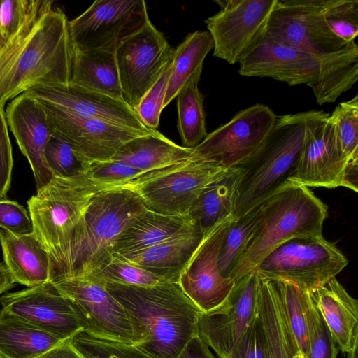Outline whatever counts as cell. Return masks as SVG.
Instances as JSON below:
<instances>
[{"mask_svg": "<svg viewBox=\"0 0 358 358\" xmlns=\"http://www.w3.org/2000/svg\"><path fill=\"white\" fill-rule=\"evenodd\" d=\"M52 0H34L15 34L0 48V108L40 85L70 83L69 20Z\"/></svg>", "mask_w": 358, "mask_h": 358, "instance_id": "1", "label": "cell"}, {"mask_svg": "<svg viewBox=\"0 0 358 358\" xmlns=\"http://www.w3.org/2000/svg\"><path fill=\"white\" fill-rule=\"evenodd\" d=\"M124 309L131 324L134 345L153 358H177L196 336L202 311L178 282L153 286L105 283Z\"/></svg>", "mask_w": 358, "mask_h": 358, "instance_id": "2", "label": "cell"}, {"mask_svg": "<svg viewBox=\"0 0 358 358\" xmlns=\"http://www.w3.org/2000/svg\"><path fill=\"white\" fill-rule=\"evenodd\" d=\"M105 189L84 173L52 176L27 201L34 233L49 254L50 282L62 275L92 199Z\"/></svg>", "mask_w": 358, "mask_h": 358, "instance_id": "3", "label": "cell"}, {"mask_svg": "<svg viewBox=\"0 0 358 358\" xmlns=\"http://www.w3.org/2000/svg\"><path fill=\"white\" fill-rule=\"evenodd\" d=\"M329 115L322 110L277 115L260 150L242 166L245 173L235 217H241L261 205L289 178L305 143Z\"/></svg>", "mask_w": 358, "mask_h": 358, "instance_id": "4", "label": "cell"}, {"mask_svg": "<svg viewBox=\"0 0 358 358\" xmlns=\"http://www.w3.org/2000/svg\"><path fill=\"white\" fill-rule=\"evenodd\" d=\"M327 216V206L309 187L286 180L262 203L258 227L231 278L236 283L289 239L322 236Z\"/></svg>", "mask_w": 358, "mask_h": 358, "instance_id": "5", "label": "cell"}, {"mask_svg": "<svg viewBox=\"0 0 358 358\" xmlns=\"http://www.w3.org/2000/svg\"><path fill=\"white\" fill-rule=\"evenodd\" d=\"M147 210L131 190L112 189L97 193L87 209L58 279L85 277L99 268L113 255L122 233Z\"/></svg>", "mask_w": 358, "mask_h": 358, "instance_id": "6", "label": "cell"}, {"mask_svg": "<svg viewBox=\"0 0 358 358\" xmlns=\"http://www.w3.org/2000/svg\"><path fill=\"white\" fill-rule=\"evenodd\" d=\"M229 169L194 154L178 164L143 173L115 189L133 191L149 210L185 215L204 189Z\"/></svg>", "mask_w": 358, "mask_h": 358, "instance_id": "7", "label": "cell"}, {"mask_svg": "<svg viewBox=\"0 0 358 358\" xmlns=\"http://www.w3.org/2000/svg\"><path fill=\"white\" fill-rule=\"evenodd\" d=\"M348 264L336 245L322 235L296 237L281 243L252 272L271 281H289L310 292L336 277Z\"/></svg>", "mask_w": 358, "mask_h": 358, "instance_id": "8", "label": "cell"}, {"mask_svg": "<svg viewBox=\"0 0 358 358\" xmlns=\"http://www.w3.org/2000/svg\"><path fill=\"white\" fill-rule=\"evenodd\" d=\"M148 19L143 0H96L83 13L69 21V31L76 49L115 52Z\"/></svg>", "mask_w": 358, "mask_h": 358, "instance_id": "9", "label": "cell"}, {"mask_svg": "<svg viewBox=\"0 0 358 358\" xmlns=\"http://www.w3.org/2000/svg\"><path fill=\"white\" fill-rule=\"evenodd\" d=\"M328 0H277L263 32L278 42L317 59L337 51L346 43L329 27L324 12Z\"/></svg>", "mask_w": 358, "mask_h": 358, "instance_id": "10", "label": "cell"}, {"mask_svg": "<svg viewBox=\"0 0 358 358\" xmlns=\"http://www.w3.org/2000/svg\"><path fill=\"white\" fill-rule=\"evenodd\" d=\"M276 117L268 106L252 105L208 134L193 152L227 168L242 166L260 150Z\"/></svg>", "mask_w": 358, "mask_h": 358, "instance_id": "11", "label": "cell"}, {"mask_svg": "<svg viewBox=\"0 0 358 358\" xmlns=\"http://www.w3.org/2000/svg\"><path fill=\"white\" fill-rule=\"evenodd\" d=\"M174 49L150 18L115 50L123 101L134 111L173 57Z\"/></svg>", "mask_w": 358, "mask_h": 358, "instance_id": "12", "label": "cell"}, {"mask_svg": "<svg viewBox=\"0 0 358 358\" xmlns=\"http://www.w3.org/2000/svg\"><path fill=\"white\" fill-rule=\"evenodd\" d=\"M50 282L71 301L84 332L134 345L129 317L104 284L88 277L61 278Z\"/></svg>", "mask_w": 358, "mask_h": 358, "instance_id": "13", "label": "cell"}, {"mask_svg": "<svg viewBox=\"0 0 358 358\" xmlns=\"http://www.w3.org/2000/svg\"><path fill=\"white\" fill-rule=\"evenodd\" d=\"M220 10L205 20L213 56L238 63L264 31L277 0H217Z\"/></svg>", "mask_w": 358, "mask_h": 358, "instance_id": "14", "label": "cell"}, {"mask_svg": "<svg viewBox=\"0 0 358 358\" xmlns=\"http://www.w3.org/2000/svg\"><path fill=\"white\" fill-rule=\"evenodd\" d=\"M257 287V273L251 272L235 283L220 306L200 314L196 336L215 352L218 358L229 356L255 317Z\"/></svg>", "mask_w": 358, "mask_h": 358, "instance_id": "15", "label": "cell"}, {"mask_svg": "<svg viewBox=\"0 0 358 358\" xmlns=\"http://www.w3.org/2000/svg\"><path fill=\"white\" fill-rule=\"evenodd\" d=\"M234 219H224L204 233L179 276L180 287L202 312L220 306L235 285L231 278L221 275L217 266L222 243Z\"/></svg>", "mask_w": 358, "mask_h": 358, "instance_id": "16", "label": "cell"}, {"mask_svg": "<svg viewBox=\"0 0 358 358\" xmlns=\"http://www.w3.org/2000/svg\"><path fill=\"white\" fill-rule=\"evenodd\" d=\"M39 103L52 131L69 142L89 164L111 160L123 144L150 134L78 116L48 103Z\"/></svg>", "mask_w": 358, "mask_h": 358, "instance_id": "17", "label": "cell"}, {"mask_svg": "<svg viewBox=\"0 0 358 358\" xmlns=\"http://www.w3.org/2000/svg\"><path fill=\"white\" fill-rule=\"evenodd\" d=\"M238 64V72L242 76L271 78L290 86L310 87L319 71L315 56L278 42L263 31Z\"/></svg>", "mask_w": 358, "mask_h": 358, "instance_id": "18", "label": "cell"}, {"mask_svg": "<svg viewBox=\"0 0 358 358\" xmlns=\"http://www.w3.org/2000/svg\"><path fill=\"white\" fill-rule=\"evenodd\" d=\"M2 309L64 341L83 331L72 303L50 283L8 293Z\"/></svg>", "mask_w": 358, "mask_h": 358, "instance_id": "19", "label": "cell"}, {"mask_svg": "<svg viewBox=\"0 0 358 358\" xmlns=\"http://www.w3.org/2000/svg\"><path fill=\"white\" fill-rule=\"evenodd\" d=\"M43 102L78 116L101 120L120 127L152 133L135 111L123 101L76 85H40L24 92Z\"/></svg>", "mask_w": 358, "mask_h": 358, "instance_id": "20", "label": "cell"}, {"mask_svg": "<svg viewBox=\"0 0 358 358\" xmlns=\"http://www.w3.org/2000/svg\"><path fill=\"white\" fill-rule=\"evenodd\" d=\"M5 112L7 124L30 164L38 191L52 177L45 159V146L52 134L46 113L41 104L26 93L11 100Z\"/></svg>", "mask_w": 358, "mask_h": 358, "instance_id": "21", "label": "cell"}, {"mask_svg": "<svg viewBox=\"0 0 358 358\" xmlns=\"http://www.w3.org/2000/svg\"><path fill=\"white\" fill-rule=\"evenodd\" d=\"M348 164L339 154L334 124L329 115L305 143L287 180L307 187H345Z\"/></svg>", "mask_w": 358, "mask_h": 358, "instance_id": "22", "label": "cell"}, {"mask_svg": "<svg viewBox=\"0 0 358 358\" xmlns=\"http://www.w3.org/2000/svg\"><path fill=\"white\" fill-rule=\"evenodd\" d=\"M339 350L348 353L358 341V301L336 277L309 292Z\"/></svg>", "mask_w": 358, "mask_h": 358, "instance_id": "23", "label": "cell"}, {"mask_svg": "<svg viewBox=\"0 0 358 358\" xmlns=\"http://www.w3.org/2000/svg\"><path fill=\"white\" fill-rule=\"evenodd\" d=\"M203 231L197 225L159 244L137 252L117 255L127 262L172 282L179 276L200 243Z\"/></svg>", "mask_w": 358, "mask_h": 358, "instance_id": "24", "label": "cell"}, {"mask_svg": "<svg viewBox=\"0 0 358 358\" xmlns=\"http://www.w3.org/2000/svg\"><path fill=\"white\" fill-rule=\"evenodd\" d=\"M3 262L15 283L28 287L50 282V259L34 232L15 235L0 230Z\"/></svg>", "mask_w": 358, "mask_h": 358, "instance_id": "25", "label": "cell"}, {"mask_svg": "<svg viewBox=\"0 0 358 358\" xmlns=\"http://www.w3.org/2000/svg\"><path fill=\"white\" fill-rule=\"evenodd\" d=\"M257 275V308L267 358H294L301 351L286 321L275 284Z\"/></svg>", "mask_w": 358, "mask_h": 358, "instance_id": "26", "label": "cell"}, {"mask_svg": "<svg viewBox=\"0 0 358 358\" xmlns=\"http://www.w3.org/2000/svg\"><path fill=\"white\" fill-rule=\"evenodd\" d=\"M243 166L229 168L207 186L189 210V215L205 233L214 225L235 216Z\"/></svg>", "mask_w": 358, "mask_h": 358, "instance_id": "27", "label": "cell"}, {"mask_svg": "<svg viewBox=\"0 0 358 358\" xmlns=\"http://www.w3.org/2000/svg\"><path fill=\"white\" fill-rule=\"evenodd\" d=\"M196 224L189 215H164L147 210L119 236L113 254L124 255L144 250L185 232Z\"/></svg>", "mask_w": 358, "mask_h": 358, "instance_id": "28", "label": "cell"}, {"mask_svg": "<svg viewBox=\"0 0 358 358\" xmlns=\"http://www.w3.org/2000/svg\"><path fill=\"white\" fill-rule=\"evenodd\" d=\"M193 155V148L177 145L156 130L127 141L112 159L145 173L178 164Z\"/></svg>", "mask_w": 358, "mask_h": 358, "instance_id": "29", "label": "cell"}, {"mask_svg": "<svg viewBox=\"0 0 358 358\" xmlns=\"http://www.w3.org/2000/svg\"><path fill=\"white\" fill-rule=\"evenodd\" d=\"M70 84L123 101L115 52L73 47Z\"/></svg>", "mask_w": 358, "mask_h": 358, "instance_id": "30", "label": "cell"}, {"mask_svg": "<svg viewBox=\"0 0 358 358\" xmlns=\"http://www.w3.org/2000/svg\"><path fill=\"white\" fill-rule=\"evenodd\" d=\"M319 71L310 87L319 105L334 103L358 80V46L355 41L317 58Z\"/></svg>", "mask_w": 358, "mask_h": 358, "instance_id": "31", "label": "cell"}, {"mask_svg": "<svg viewBox=\"0 0 358 358\" xmlns=\"http://www.w3.org/2000/svg\"><path fill=\"white\" fill-rule=\"evenodd\" d=\"M62 341L23 319L0 310V358H38Z\"/></svg>", "mask_w": 358, "mask_h": 358, "instance_id": "32", "label": "cell"}, {"mask_svg": "<svg viewBox=\"0 0 358 358\" xmlns=\"http://www.w3.org/2000/svg\"><path fill=\"white\" fill-rule=\"evenodd\" d=\"M213 49L212 37L206 31H196L189 34L174 49L164 108L176 98L178 92L187 83L193 80H200L204 59Z\"/></svg>", "mask_w": 358, "mask_h": 358, "instance_id": "33", "label": "cell"}, {"mask_svg": "<svg viewBox=\"0 0 358 358\" xmlns=\"http://www.w3.org/2000/svg\"><path fill=\"white\" fill-rule=\"evenodd\" d=\"M199 80H193L178 92L177 127L182 143L187 148L196 147L207 136L203 96L199 90Z\"/></svg>", "mask_w": 358, "mask_h": 358, "instance_id": "34", "label": "cell"}, {"mask_svg": "<svg viewBox=\"0 0 358 358\" xmlns=\"http://www.w3.org/2000/svg\"><path fill=\"white\" fill-rule=\"evenodd\" d=\"M261 215L262 204L241 217H235L225 236L217 259L222 276L231 278L234 268L255 234Z\"/></svg>", "mask_w": 358, "mask_h": 358, "instance_id": "35", "label": "cell"}, {"mask_svg": "<svg viewBox=\"0 0 358 358\" xmlns=\"http://www.w3.org/2000/svg\"><path fill=\"white\" fill-rule=\"evenodd\" d=\"M273 282L277 287L289 328L299 350L306 358H308V345L305 310L308 292L300 289L296 285L289 281Z\"/></svg>", "mask_w": 358, "mask_h": 358, "instance_id": "36", "label": "cell"}, {"mask_svg": "<svg viewBox=\"0 0 358 358\" xmlns=\"http://www.w3.org/2000/svg\"><path fill=\"white\" fill-rule=\"evenodd\" d=\"M329 117L341 158L347 164L358 160V95L340 103Z\"/></svg>", "mask_w": 358, "mask_h": 358, "instance_id": "37", "label": "cell"}, {"mask_svg": "<svg viewBox=\"0 0 358 358\" xmlns=\"http://www.w3.org/2000/svg\"><path fill=\"white\" fill-rule=\"evenodd\" d=\"M101 283H115L133 286H153L169 282L150 271L131 264L113 254L99 268L87 276Z\"/></svg>", "mask_w": 358, "mask_h": 358, "instance_id": "38", "label": "cell"}, {"mask_svg": "<svg viewBox=\"0 0 358 358\" xmlns=\"http://www.w3.org/2000/svg\"><path fill=\"white\" fill-rule=\"evenodd\" d=\"M85 358H153L134 345L101 338L80 331L71 338Z\"/></svg>", "mask_w": 358, "mask_h": 358, "instance_id": "39", "label": "cell"}, {"mask_svg": "<svg viewBox=\"0 0 358 358\" xmlns=\"http://www.w3.org/2000/svg\"><path fill=\"white\" fill-rule=\"evenodd\" d=\"M45 159L52 175L62 178L84 173L89 165L69 142L53 131L45 146Z\"/></svg>", "mask_w": 358, "mask_h": 358, "instance_id": "40", "label": "cell"}, {"mask_svg": "<svg viewBox=\"0 0 358 358\" xmlns=\"http://www.w3.org/2000/svg\"><path fill=\"white\" fill-rule=\"evenodd\" d=\"M308 345V358H336L338 346L308 292L305 310Z\"/></svg>", "mask_w": 358, "mask_h": 358, "instance_id": "41", "label": "cell"}, {"mask_svg": "<svg viewBox=\"0 0 358 358\" xmlns=\"http://www.w3.org/2000/svg\"><path fill=\"white\" fill-rule=\"evenodd\" d=\"M324 17L337 37L346 43L355 41L358 34L357 0H328Z\"/></svg>", "mask_w": 358, "mask_h": 358, "instance_id": "42", "label": "cell"}, {"mask_svg": "<svg viewBox=\"0 0 358 358\" xmlns=\"http://www.w3.org/2000/svg\"><path fill=\"white\" fill-rule=\"evenodd\" d=\"M172 62L173 58L166 65L157 80L142 98L135 109V113L140 120L146 127L152 130H156L159 124Z\"/></svg>", "mask_w": 358, "mask_h": 358, "instance_id": "43", "label": "cell"}, {"mask_svg": "<svg viewBox=\"0 0 358 358\" xmlns=\"http://www.w3.org/2000/svg\"><path fill=\"white\" fill-rule=\"evenodd\" d=\"M142 173L143 172L127 164L113 159L91 162L84 173L106 189H115Z\"/></svg>", "mask_w": 358, "mask_h": 358, "instance_id": "44", "label": "cell"}, {"mask_svg": "<svg viewBox=\"0 0 358 358\" xmlns=\"http://www.w3.org/2000/svg\"><path fill=\"white\" fill-rule=\"evenodd\" d=\"M34 0H0V48L17 31Z\"/></svg>", "mask_w": 358, "mask_h": 358, "instance_id": "45", "label": "cell"}, {"mask_svg": "<svg viewBox=\"0 0 358 358\" xmlns=\"http://www.w3.org/2000/svg\"><path fill=\"white\" fill-rule=\"evenodd\" d=\"M226 358H267L263 329L257 312Z\"/></svg>", "mask_w": 358, "mask_h": 358, "instance_id": "46", "label": "cell"}, {"mask_svg": "<svg viewBox=\"0 0 358 358\" xmlns=\"http://www.w3.org/2000/svg\"><path fill=\"white\" fill-rule=\"evenodd\" d=\"M0 227L15 235L34 232L32 221L24 207L5 198L0 199Z\"/></svg>", "mask_w": 358, "mask_h": 358, "instance_id": "47", "label": "cell"}, {"mask_svg": "<svg viewBox=\"0 0 358 358\" xmlns=\"http://www.w3.org/2000/svg\"><path fill=\"white\" fill-rule=\"evenodd\" d=\"M13 166L12 146L6 119L5 107L0 108V199H4L10 187Z\"/></svg>", "mask_w": 358, "mask_h": 358, "instance_id": "48", "label": "cell"}, {"mask_svg": "<svg viewBox=\"0 0 358 358\" xmlns=\"http://www.w3.org/2000/svg\"><path fill=\"white\" fill-rule=\"evenodd\" d=\"M177 358H217L209 347L197 336H194L185 346Z\"/></svg>", "mask_w": 358, "mask_h": 358, "instance_id": "49", "label": "cell"}, {"mask_svg": "<svg viewBox=\"0 0 358 358\" xmlns=\"http://www.w3.org/2000/svg\"><path fill=\"white\" fill-rule=\"evenodd\" d=\"M38 358H85L73 346L71 338L62 341L59 345Z\"/></svg>", "mask_w": 358, "mask_h": 358, "instance_id": "50", "label": "cell"}, {"mask_svg": "<svg viewBox=\"0 0 358 358\" xmlns=\"http://www.w3.org/2000/svg\"><path fill=\"white\" fill-rule=\"evenodd\" d=\"M15 284L4 262H0V295L12 289Z\"/></svg>", "mask_w": 358, "mask_h": 358, "instance_id": "51", "label": "cell"}, {"mask_svg": "<svg viewBox=\"0 0 358 358\" xmlns=\"http://www.w3.org/2000/svg\"><path fill=\"white\" fill-rule=\"evenodd\" d=\"M348 358H358V341H357L352 349L348 353Z\"/></svg>", "mask_w": 358, "mask_h": 358, "instance_id": "52", "label": "cell"}, {"mask_svg": "<svg viewBox=\"0 0 358 358\" xmlns=\"http://www.w3.org/2000/svg\"><path fill=\"white\" fill-rule=\"evenodd\" d=\"M294 358H306L301 352H299Z\"/></svg>", "mask_w": 358, "mask_h": 358, "instance_id": "53", "label": "cell"}]
</instances>
